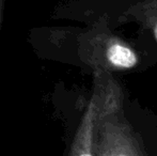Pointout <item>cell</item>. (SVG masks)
I'll return each instance as SVG.
<instances>
[{
  "label": "cell",
  "mask_w": 157,
  "mask_h": 156,
  "mask_svg": "<svg viewBox=\"0 0 157 156\" xmlns=\"http://www.w3.org/2000/svg\"><path fill=\"white\" fill-rule=\"evenodd\" d=\"M97 102L95 123V156H149L139 134L123 111L124 94L111 73L94 70Z\"/></svg>",
  "instance_id": "obj_1"
},
{
  "label": "cell",
  "mask_w": 157,
  "mask_h": 156,
  "mask_svg": "<svg viewBox=\"0 0 157 156\" xmlns=\"http://www.w3.org/2000/svg\"><path fill=\"white\" fill-rule=\"evenodd\" d=\"M88 61L94 70L128 72L138 70L143 59L136 47L110 32L91 33L85 41Z\"/></svg>",
  "instance_id": "obj_2"
},
{
  "label": "cell",
  "mask_w": 157,
  "mask_h": 156,
  "mask_svg": "<svg viewBox=\"0 0 157 156\" xmlns=\"http://www.w3.org/2000/svg\"><path fill=\"white\" fill-rule=\"evenodd\" d=\"M96 115L97 102L95 95L92 94L73 138L68 156H95L94 136Z\"/></svg>",
  "instance_id": "obj_3"
},
{
  "label": "cell",
  "mask_w": 157,
  "mask_h": 156,
  "mask_svg": "<svg viewBox=\"0 0 157 156\" xmlns=\"http://www.w3.org/2000/svg\"><path fill=\"white\" fill-rule=\"evenodd\" d=\"M122 23H137L141 32L157 48V0H136L126 9Z\"/></svg>",
  "instance_id": "obj_4"
},
{
  "label": "cell",
  "mask_w": 157,
  "mask_h": 156,
  "mask_svg": "<svg viewBox=\"0 0 157 156\" xmlns=\"http://www.w3.org/2000/svg\"><path fill=\"white\" fill-rule=\"evenodd\" d=\"M4 6H6V0H0V27H1L2 17H3L4 12Z\"/></svg>",
  "instance_id": "obj_5"
}]
</instances>
